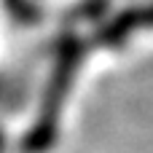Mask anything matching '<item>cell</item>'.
Wrapping results in <instances>:
<instances>
[{"instance_id": "obj_1", "label": "cell", "mask_w": 153, "mask_h": 153, "mask_svg": "<svg viewBox=\"0 0 153 153\" xmlns=\"http://www.w3.org/2000/svg\"><path fill=\"white\" fill-rule=\"evenodd\" d=\"M3 148H5V140H3V134H0V153H3Z\"/></svg>"}]
</instances>
